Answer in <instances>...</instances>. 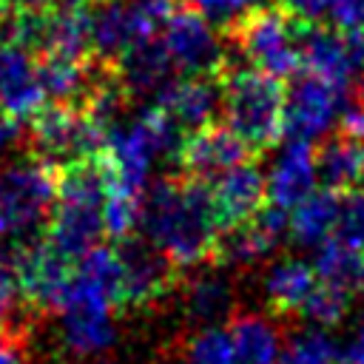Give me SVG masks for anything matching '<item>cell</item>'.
Here are the masks:
<instances>
[{
  "label": "cell",
  "instance_id": "obj_18",
  "mask_svg": "<svg viewBox=\"0 0 364 364\" xmlns=\"http://www.w3.org/2000/svg\"><path fill=\"white\" fill-rule=\"evenodd\" d=\"M316 182H318L316 151L310 148V142L290 139L273 159L270 171L264 173L267 202L270 208H279L287 213L316 191Z\"/></svg>",
  "mask_w": 364,
  "mask_h": 364
},
{
  "label": "cell",
  "instance_id": "obj_43",
  "mask_svg": "<svg viewBox=\"0 0 364 364\" xmlns=\"http://www.w3.org/2000/svg\"><path fill=\"white\" fill-rule=\"evenodd\" d=\"M48 3H57V6H82L88 0H48Z\"/></svg>",
  "mask_w": 364,
  "mask_h": 364
},
{
  "label": "cell",
  "instance_id": "obj_7",
  "mask_svg": "<svg viewBox=\"0 0 364 364\" xmlns=\"http://www.w3.org/2000/svg\"><path fill=\"white\" fill-rule=\"evenodd\" d=\"M171 11V0H97L88 11L91 51L117 63L134 43L156 37Z\"/></svg>",
  "mask_w": 364,
  "mask_h": 364
},
{
  "label": "cell",
  "instance_id": "obj_3",
  "mask_svg": "<svg viewBox=\"0 0 364 364\" xmlns=\"http://www.w3.org/2000/svg\"><path fill=\"white\" fill-rule=\"evenodd\" d=\"M105 193H108V173L100 156L60 171L57 199L48 216V245L60 250L65 259H80L102 239Z\"/></svg>",
  "mask_w": 364,
  "mask_h": 364
},
{
  "label": "cell",
  "instance_id": "obj_47",
  "mask_svg": "<svg viewBox=\"0 0 364 364\" xmlns=\"http://www.w3.org/2000/svg\"><path fill=\"white\" fill-rule=\"evenodd\" d=\"M361 37H364V31H361Z\"/></svg>",
  "mask_w": 364,
  "mask_h": 364
},
{
  "label": "cell",
  "instance_id": "obj_4",
  "mask_svg": "<svg viewBox=\"0 0 364 364\" xmlns=\"http://www.w3.org/2000/svg\"><path fill=\"white\" fill-rule=\"evenodd\" d=\"M222 114L250 151H264L284 134V88L256 68L230 71L222 80Z\"/></svg>",
  "mask_w": 364,
  "mask_h": 364
},
{
  "label": "cell",
  "instance_id": "obj_36",
  "mask_svg": "<svg viewBox=\"0 0 364 364\" xmlns=\"http://www.w3.org/2000/svg\"><path fill=\"white\" fill-rule=\"evenodd\" d=\"M330 17L336 28L344 31H364V0H330Z\"/></svg>",
  "mask_w": 364,
  "mask_h": 364
},
{
  "label": "cell",
  "instance_id": "obj_13",
  "mask_svg": "<svg viewBox=\"0 0 364 364\" xmlns=\"http://www.w3.org/2000/svg\"><path fill=\"white\" fill-rule=\"evenodd\" d=\"M57 313V341L65 358L77 364H91L108 358V353L117 347L119 330L114 321V307L65 304Z\"/></svg>",
  "mask_w": 364,
  "mask_h": 364
},
{
  "label": "cell",
  "instance_id": "obj_2",
  "mask_svg": "<svg viewBox=\"0 0 364 364\" xmlns=\"http://www.w3.org/2000/svg\"><path fill=\"white\" fill-rule=\"evenodd\" d=\"M185 131L159 108L148 105L134 117H122L102 136V165L108 188L142 196L151 173L162 159H176Z\"/></svg>",
  "mask_w": 364,
  "mask_h": 364
},
{
  "label": "cell",
  "instance_id": "obj_27",
  "mask_svg": "<svg viewBox=\"0 0 364 364\" xmlns=\"http://www.w3.org/2000/svg\"><path fill=\"white\" fill-rule=\"evenodd\" d=\"M37 68H40V85L46 100H54L63 105H71L80 97L85 100L97 82L85 60H74V57H43Z\"/></svg>",
  "mask_w": 364,
  "mask_h": 364
},
{
  "label": "cell",
  "instance_id": "obj_21",
  "mask_svg": "<svg viewBox=\"0 0 364 364\" xmlns=\"http://www.w3.org/2000/svg\"><path fill=\"white\" fill-rule=\"evenodd\" d=\"M117 65H119V71H117L119 85L125 88L128 97H154L156 100L171 85V80L176 74L159 37L134 43L117 60Z\"/></svg>",
  "mask_w": 364,
  "mask_h": 364
},
{
  "label": "cell",
  "instance_id": "obj_41",
  "mask_svg": "<svg viewBox=\"0 0 364 364\" xmlns=\"http://www.w3.org/2000/svg\"><path fill=\"white\" fill-rule=\"evenodd\" d=\"M0 364H26L23 361V350L17 347V341L11 338H0Z\"/></svg>",
  "mask_w": 364,
  "mask_h": 364
},
{
  "label": "cell",
  "instance_id": "obj_6",
  "mask_svg": "<svg viewBox=\"0 0 364 364\" xmlns=\"http://www.w3.org/2000/svg\"><path fill=\"white\" fill-rule=\"evenodd\" d=\"M301 28L284 6H256L233 26V37L256 71L284 80L301 65Z\"/></svg>",
  "mask_w": 364,
  "mask_h": 364
},
{
  "label": "cell",
  "instance_id": "obj_44",
  "mask_svg": "<svg viewBox=\"0 0 364 364\" xmlns=\"http://www.w3.org/2000/svg\"><path fill=\"white\" fill-rule=\"evenodd\" d=\"M361 182H364V142H361Z\"/></svg>",
  "mask_w": 364,
  "mask_h": 364
},
{
  "label": "cell",
  "instance_id": "obj_25",
  "mask_svg": "<svg viewBox=\"0 0 364 364\" xmlns=\"http://www.w3.org/2000/svg\"><path fill=\"white\" fill-rule=\"evenodd\" d=\"M230 341L236 353V364H276L282 355V336L279 327L259 316L242 313L230 321Z\"/></svg>",
  "mask_w": 364,
  "mask_h": 364
},
{
  "label": "cell",
  "instance_id": "obj_5",
  "mask_svg": "<svg viewBox=\"0 0 364 364\" xmlns=\"http://www.w3.org/2000/svg\"><path fill=\"white\" fill-rule=\"evenodd\" d=\"M57 199V173L40 159H20L0 171V236L20 245L48 225Z\"/></svg>",
  "mask_w": 364,
  "mask_h": 364
},
{
  "label": "cell",
  "instance_id": "obj_33",
  "mask_svg": "<svg viewBox=\"0 0 364 364\" xmlns=\"http://www.w3.org/2000/svg\"><path fill=\"white\" fill-rule=\"evenodd\" d=\"M333 239L364 247V191H338V213Z\"/></svg>",
  "mask_w": 364,
  "mask_h": 364
},
{
  "label": "cell",
  "instance_id": "obj_16",
  "mask_svg": "<svg viewBox=\"0 0 364 364\" xmlns=\"http://www.w3.org/2000/svg\"><path fill=\"white\" fill-rule=\"evenodd\" d=\"M46 105L40 68L28 48L0 37V108L14 119H28Z\"/></svg>",
  "mask_w": 364,
  "mask_h": 364
},
{
  "label": "cell",
  "instance_id": "obj_17",
  "mask_svg": "<svg viewBox=\"0 0 364 364\" xmlns=\"http://www.w3.org/2000/svg\"><path fill=\"white\" fill-rule=\"evenodd\" d=\"M284 236H287L284 210L267 208V210H259L253 219L228 228V233L219 236L216 242V256L228 267H236V264L247 267V264L267 259L282 245Z\"/></svg>",
  "mask_w": 364,
  "mask_h": 364
},
{
  "label": "cell",
  "instance_id": "obj_19",
  "mask_svg": "<svg viewBox=\"0 0 364 364\" xmlns=\"http://www.w3.org/2000/svg\"><path fill=\"white\" fill-rule=\"evenodd\" d=\"M182 131H196L213 122L222 108V80L216 77H182L156 97V102Z\"/></svg>",
  "mask_w": 364,
  "mask_h": 364
},
{
  "label": "cell",
  "instance_id": "obj_26",
  "mask_svg": "<svg viewBox=\"0 0 364 364\" xmlns=\"http://www.w3.org/2000/svg\"><path fill=\"white\" fill-rule=\"evenodd\" d=\"M313 270L318 282L341 290L350 299L355 293H364V247H355L330 236L324 245H318Z\"/></svg>",
  "mask_w": 364,
  "mask_h": 364
},
{
  "label": "cell",
  "instance_id": "obj_37",
  "mask_svg": "<svg viewBox=\"0 0 364 364\" xmlns=\"http://www.w3.org/2000/svg\"><path fill=\"white\" fill-rule=\"evenodd\" d=\"M338 131L347 139L364 142V102H358V100L350 102L347 100V105L341 108V117H338Z\"/></svg>",
  "mask_w": 364,
  "mask_h": 364
},
{
  "label": "cell",
  "instance_id": "obj_8",
  "mask_svg": "<svg viewBox=\"0 0 364 364\" xmlns=\"http://www.w3.org/2000/svg\"><path fill=\"white\" fill-rule=\"evenodd\" d=\"M31 142L40 162L48 168H68L77 162L97 159L102 154V134L74 105H43L31 117Z\"/></svg>",
  "mask_w": 364,
  "mask_h": 364
},
{
  "label": "cell",
  "instance_id": "obj_14",
  "mask_svg": "<svg viewBox=\"0 0 364 364\" xmlns=\"http://www.w3.org/2000/svg\"><path fill=\"white\" fill-rule=\"evenodd\" d=\"M250 156V148L228 128V125H205L191 131L182 139V148L176 154V162L182 165L185 176L193 179H216L233 165L245 162Z\"/></svg>",
  "mask_w": 364,
  "mask_h": 364
},
{
  "label": "cell",
  "instance_id": "obj_42",
  "mask_svg": "<svg viewBox=\"0 0 364 364\" xmlns=\"http://www.w3.org/2000/svg\"><path fill=\"white\" fill-rule=\"evenodd\" d=\"M6 3H11L17 9H43V6H48V0H6Z\"/></svg>",
  "mask_w": 364,
  "mask_h": 364
},
{
  "label": "cell",
  "instance_id": "obj_22",
  "mask_svg": "<svg viewBox=\"0 0 364 364\" xmlns=\"http://www.w3.org/2000/svg\"><path fill=\"white\" fill-rule=\"evenodd\" d=\"M233 310V284L222 270H199L182 287V313L199 327H213Z\"/></svg>",
  "mask_w": 364,
  "mask_h": 364
},
{
  "label": "cell",
  "instance_id": "obj_9",
  "mask_svg": "<svg viewBox=\"0 0 364 364\" xmlns=\"http://www.w3.org/2000/svg\"><path fill=\"white\" fill-rule=\"evenodd\" d=\"M171 65L188 77H216L225 68V46L208 17L196 9L171 11L159 31Z\"/></svg>",
  "mask_w": 364,
  "mask_h": 364
},
{
  "label": "cell",
  "instance_id": "obj_40",
  "mask_svg": "<svg viewBox=\"0 0 364 364\" xmlns=\"http://www.w3.org/2000/svg\"><path fill=\"white\" fill-rule=\"evenodd\" d=\"M338 358H341V364H364V321L350 336V341L338 350Z\"/></svg>",
  "mask_w": 364,
  "mask_h": 364
},
{
  "label": "cell",
  "instance_id": "obj_28",
  "mask_svg": "<svg viewBox=\"0 0 364 364\" xmlns=\"http://www.w3.org/2000/svg\"><path fill=\"white\" fill-rule=\"evenodd\" d=\"M316 171L324 188L350 191L355 182H361V142L347 136L324 142V148L316 154Z\"/></svg>",
  "mask_w": 364,
  "mask_h": 364
},
{
  "label": "cell",
  "instance_id": "obj_34",
  "mask_svg": "<svg viewBox=\"0 0 364 364\" xmlns=\"http://www.w3.org/2000/svg\"><path fill=\"white\" fill-rule=\"evenodd\" d=\"M23 304H26V299L20 290L14 259L0 256V327H9L11 321H17Z\"/></svg>",
  "mask_w": 364,
  "mask_h": 364
},
{
  "label": "cell",
  "instance_id": "obj_23",
  "mask_svg": "<svg viewBox=\"0 0 364 364\" xmlns=\"http://www.w3.org/2000/svg\"><path fill=\"white\" fill-rule=\"evenodd\" d=\"M318 284V276L316 270L301 262V259H276L264 279H262V290H264V299L270 304L273 313H301L304 301L310 299V293L316 290Z\"/></svg>",
  "mask_w": 364,
  "mask_h": 364
},
{
  "label": "cell",
  "instance_id": "obj_12",
  "mask_svg": "<svg viewBox=\"0 0 364 364\" xmlns=\"http://www.w3.org/2000/svg\"><path fill=\"white\" fill-rule=\"evenodd\" d=\"M117 262H119V290H122V304L131 307H148L159 301L171 287H173V262L154 247L145 236H125L119 239L117 247Z\"/></svg>",
  "mask_w": 364,
  "mask_h": 364
},
{
  "label": "cell",
  "instance_id": "obj_31",
  "mask_svg": "<svg viewBox=\"0 0 364 364\" xmlns=\"http://www.w3.org/2000/svg\"><path fill=\"white\" fill-rule=\"evenodd\" d=\"M139 205H142V196H134V193L108 188L105 202H102L105 233H111L117 239L131 236L136 230V225H139Z\"/></svg>",
  "mask_w": 364,
  "mask_h": 364
},
{
  "label": "cell",
  "instance_id": "obj_38",
  "mask_svg": "<svg viewBox=\"0 0 364 364\" xmlns=\"http://www.w3.org/2000/svg\"><path fill=\"white\" fill-rule=\"evenodd\" d=\"M20 145H23V125H20V119L3 114L0 117V162L6 156H11Z\"/></svg>",
  "mask_w": 364,
  "mask_h": 364
},
{
  "label": "cell",
  "instance_id": "obj_35",
  "mask_svg": "<svg viewBox=\"0 0 364 364\" xmlns=\"http://www.w3.org/2000/svg\"><path fill=\"white\" fill-rule=\"evenodd\" d=\"M191 6L208 17L213 26H236L250 9H256V0H191Z\"/></svg>",
  "mask_w": 364,
  "mask_h": 364
},
{
  "label": "cell",
  "instance_id": "obj_45",
  "mask_svg": "<svg viewBox=\"0 0 364 364\" xmlns=\"http://www.w3.org/2000/svg\"><path fill=\"white\" fill-rule=\"evenodd\" d=\"M3 11H6V0H0V14H3Z\"/></svg>",
  "mask_w": 364,
  "mask_h": 364
},
{
  "label": "cell",
  "instance_id": "obj_32",
  "mask_svg": "<svg viewBox=\"0 0 364 364\" xmlns=\"http://www.w3.org/2000/svg\"><path fill=\"white\" fill-rule=\"evenodd\" d=\"M347 307H350V296H344L341 290L318 282L316 290L310 293V299L304 301L301 316L307 321L318 324V327H333L347 316Z\"/></svg>",
  "mask_w": 364,
  "mask_h": 364
},
{
  "label": "cell",
  "instance_id": "obj_24",
  "mask_svg": "<svg viewBox=\"0 0 364 364\" xmlns=\"http://www.w3.org/2000/svg\"><path fill=\"white\" fill-rule=\"evenodd\" d=\"M336 213H338V191H313L304 202L293 208V216L287 219V236L301 247H318L324 245L336 230Z\"/></svg>",
  "mask_w": 364,
  "mask_h": 364
},
{
  "label": "cell",
  "instance_id": "obj_1",
  "mask_svg": "<svg viewBox=\"0 0 364 364\" xmlns=\"http://www.w3.org/2000/svg\"><path fill=\"white\" fill-rule=\"evenodd\" d=\"M136 228L176 267H191L216 253L222 222L210 188L202 179L185 176L148 185Z\"/></svg>",
  "mask_w": 364,
  "mask_h": 364
},
{
  "label": "cell",
  "instance_id": "obj_20",
  "mask_svg": "<svg viewBox=\"0 0 364 364\" xmlns=\"http://www.w3.org/2000/svg\"><path fill=\"white\" fill-rule=\"evenodd\" d=\"M210 193H213L219 222L225 228H233L239 222L253 219L262 210V205L267 199L264 173L259 171V165L245 159V162L233 165L230 171H225L222 176H216Z\"/></svg>",
  "mask_w": 364,
  "mask_h": 364
},
{
  "label": "cell",
  "instance_id": "obj_29",
  "mask_svg": "<svg viewBox=\"0 0 364 364\" xmlns=\"http://www.w3.org/2000/svg\"><path fill=\"white\" fill-rule=\"evenodd\" d=\"M179 364H236L230 333L222 330L219 324L199 327L185 341V347L179 353Z\"/></svg>",
  "mask_w": 364,
  "mask_h": 364
},
{
  "label": "cell",
  "instance_id": "obj_11",
  "mask_svg": "<svg viewBox=\"0 0 364 364\" xmlns=\"http://www.w3.org/2000/svg\"><path fill=\"white\" fill-rule=\"evenodd\" d=\"M350 91L304 71L284 91V134L290 139L313 142L324 136L341 117Z\"/></svg>",
  "mask_w": 364,
  "mask_h": 364
},
{
  "label": "cell",
  "instance_id": "obj_15",
  "mask_svg": "<svg viewBox=\"0 0 364 364\" xmlns=\"http://www.w3.org/2000/svg\"><path fill=\"white\" fill-rule=\"evenodd\" d=\"M14 267L26 304L40 310L57 307L71 273L68 259L60 250H54L48 242H26L14 253Z\"/></svg>",
  "mask_w": 364,
  "mask_h": 364
},
{
  "label": "cell",
  "instance_id": "obj_46",
  "mask_svg": "<svg viewBox=\"0 0 364 364\" xmlns=\"http://www.w3.org/2000/svg\"><path fill=\"white\" fill-rule=\"evenodd\" d=\"M0 338H3V333H0Z\"/></svg>",
  "mask_w": 364,
  "mask_h": 364
},
{
  "label": "cell",
  "instance_id": "obj_39",
  "mask_svg": "<svg viewBox=\"0 0 364 364\" xmlns=\"http://www.w3.org/2000/svg\"><path fill=\"white\" fill-rule=\"evenodd\" d=\"M282 6L301 23H313L318 20L321 14H327L330 9V0H282Z\"/></svg>",
  "mask_w": 364,
  "mask_h": 364
},
{
  "label": "cell",
  "instance_id": "obj_30",
  "mask_svg": "<svg viewBox=\"0 0 364 364\" xmlns=\"http://www.w3.org/2000/svg\"><path fill=\"white\" fill-rule=\"evenodd\" d=\"M276 364H341V358H338V347L333 344V338L313 330V333L296 336L282 350Z\"/></svg>",
  "mask_w": 364,
  "mask_h": 364
},
{
  "label": "cell",
  "instance_id": "obj_10",
  "mask_svg": "<svg viewBox=\"0 0 364 364\" xmlns=\"http://www.w3.org/2000/svg\"><path fill=\"white\" fill-rule=\"evenodd\" d=\"M301 65L344 88L353 91L364 77V37L358 31L344 28H321L304 23L301 28Z\"/></svg>",
  "mask_w": 364,
  "mask_h": 364
}]
</instances>
